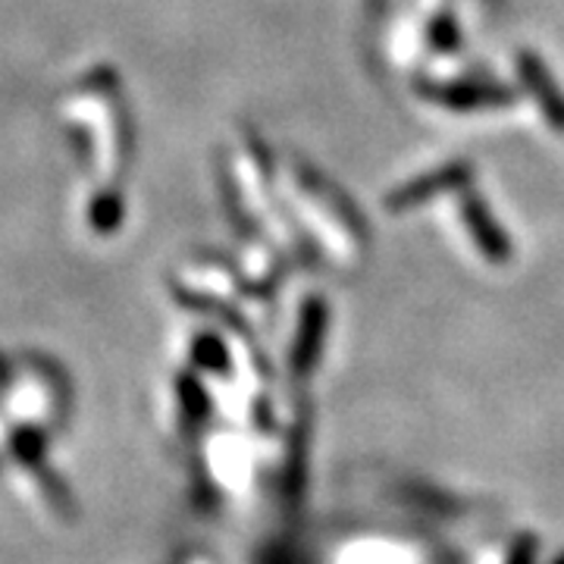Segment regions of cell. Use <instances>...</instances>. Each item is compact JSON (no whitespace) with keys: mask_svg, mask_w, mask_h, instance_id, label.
<instances>
[{"mask_svg":"<svg viewBox=\"0 0 564 564\" xmlns=\"http://www.w3.org/2000/svg\"><path fill=\"white\" fill-rule=\"evenodd\" d=\"M552 564H564V552H562V555H558V558H555V562H552Z\"/></svg>","mask_w":564,"mask_h":564,"instance_id":"277c9868","label":"cell"},{"mask_svg":"<svg viewBox=\"0 0 564 564\" xmlns=\"http://www.w3.org/2000/svg\"><path fill=\"white\" fill-rule=\"evenodd\" d=\"M323 336H326V304L321 299H314V302L304 304L299 339L292 345V373H295V380H304V377H311L317 370Z\"/></svg>","mask_w":564,"mask_h":564,"instance_id":"6da1fadb","label":"cell"},{"mask_svg":"<svg viewBox=\"0 0 564 564\" xmlns=\"http://www.w3.org/2000/svg\"><path fill=\"white\" fill-rule=\"evenodd\" d=\"M307 452H311V433H307V417H299V426L292 430L289 440V455H285V496L299 499L307 480Z\"/></svg>","mask_w":564,"mask_h":564,"instance_id":"7a4b0ae2","label":"cell"},{"mask_svg":"<svg viewBox=\"0 0 564 564\" xmlns=\"http://www.w3.org/2000/svg\"><path fill=\"white\" fill-rule=\"evenodd\" d=\"M536 555H540V540L533 533H518L505 564H536Z\"/></svg>","mask_w":564,"mask_h":564,"instance_id":"3957f363","label":"cell"}]
</instances>
